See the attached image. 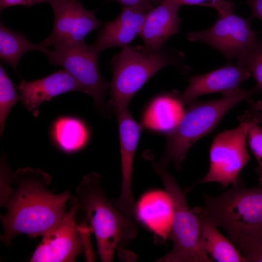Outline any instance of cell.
Listing matches in <instances>:
<instances>
[{"mask_svg":"<svg viewBox=\"0 0 262 262\" xmlns=\"http://www.w3.org/2000/svg\"><path fill=\"white\" fill-rule=\"evenodd\" d=\"M51 179L39 169L24 167L14 172L12 185L0 196V205L7 209L0 215L1 240L5 245L20 234L43 236L64 218L71 196L69 191L53 193L49 189Z\"/></svg>","mask_w":262,"mask_h":262,"instance_id":"cell-1","label":"cell"},{"mask_svg":"<svg viewBox=\"0 0 262 262\" xmlns=\"http://www.w3.org/2000/svg\"><path fill=\"white\" fill-rule=\"evenodd\" d=\"M84 211L95 234L101 262H112L116 250L124 258L129 254L126 249L137 236L134 218L124 214L106 196L101 177L92 172L83 178L71 198Z\"/></svg>","mask_w":262,"mask_h":262,"instance_id":"cell-2","label":"cell"},{"mask_svg":"<svg viewBox=\"0 0 262 262\" xmlns=\"http://www.w3.org/2000/svg\"><path fill=\"white\" fill-rule=\"evenodd\" d=\"M259 91L256 86L249 90L239 88L222 94L218 99L190 102L178 125L167 133L160 160L168 164L171 163L180 170L189 149L196 140L212 131L231 108Z\"/></svg>","mask_w":262,"mask_h":262,"instance_id":"cell-3","label":"cell"},{"mask_svg":"<svg viewBox=\"0 0 262 262\" xmlns=\"http://www.w3.org/2000/svg\"><path fill=\"white\" fill-rule=\"evenodd\" d=\"M181 53L162 48L147 52L141 46H127L111 61L113 78L110 83L109 107L113 110L128 108L135 94L160 69L173 65L182 72L188 70Z\"/></svg>","mask_w":262,"mask_h":262,"instance_id":"cell-4","label":"cell"},{"mask_svg":"<svg viewBox=\"0 0 262 262\" xmlns=\"http://www.w3.org/2000/svg\"><path fill=\"white\" fill-rule=\"evenodd\" d=\"M145 156L160 177L172 204V224L168 239L172 241L173 247L157 262H213L204 249L199 218L193 209L189 208L185 194L167 170L168 164L161 160L156 161L149 152H146Z\"/></svg>","mask_w":262,"mask_h":262,"instance_id":"cell-5","label":"cell"},{"mask_svg":"<svg viewBox=\"0 0 262 262\" xmlns=\"http://www.w3.org/2000/svg\"><path fill=\"white\" fill-rule=\"evenodd\" d=\"M203 198V206L194 210L222 228L232 243L262 227V187L246 188L241 182L222 195Z\"/></svg>","mask_w":262,"mask_h":262,"instance_id":"cell-6","label":"cell"},{"mask_svg":"<svg viewBox=\"0 0 262 262\" xmlns=\"http://www.w3.org/2000/svg\"><path fill=\"white\" fill-rule=\"evenodd\" d=\"M43 53L50 64L63 67L81 85L83 93L93 97L98 111L108 113L104 98L110 84L99 72L98 59L100 52L93 44L87 45L84 40L65 43L52 50L47 49Z\"/></svg>","mask_w":262,"mask_h":262,"instance_id":"cell-7","label":"cell"},{"mask_svg":"<svg viewBox=\"0 0 262 262\" xmlns=\"http://www.w3.org/2000/svg\"><path fill=\"white\" fill-rule=\"evenodd\" d=\"M71 204L64 218L42 236L30 262H72L83 252L86 260H94L88 221L84 218L81 224H77L75 215L79 207L72 198Z\"/></svg>","mask_w":262,"mask_h":262,"instance_id":"cell-8","label":"cell"},{"mask_svg":"<svg viewBox=\"0 0 262 262\" xmlns=\"http://www.w3.org/2000/svg\"><path fill=\"white\" fill-rule=\"evenodd\" d=\"M239 120L237 127L224 131L215 137L210 150L208 172L196 184L215 182L226 188L241 182L239 175L249 156L246 146V124Z\"/></svg>","mask_w":262,"mask_h":262,"instance_id":"cell-9","label":"cell"},{"mask_svg":"<svg viewBox=\"0 0 262 262\" xmlns=\"http://www.w3.org/2000/svg\"><path fill=\"white\" fill-rule=\"evenodd\" d=\"M250 19L234 13L218 17L209 29L187 34L190 41L204 43L218 50L228 59L238 60L257 38V33L250 27Z\"/></svg>","mask_w":262,"mask_h":262,"instance_id":"cell-10","label":"cell"},{"mask_svg":"<svg viewBox=\"0 0 262 262\" xmlns=\"http://www.w3.org/2000/svg\"><path fill=\"white\" fill-rule=\"evenodd\" d=\"M52 8L54 21L51 33L44 41L53 48L60 45L80 42L100 23L94 12L85 9L78 0H48Z\"/></svg>","mask_w":262,"mask_h":262,"instance_id":"cell-11","label":"cell"},{"mask_svg":"<svg viewBox=\"0 0 262 262\" xmlns=\"http://www.w3.org/2000/svg\"><path fill=\"white\" fill-rule=\"evenodd\" d=\"M117 117L120 143L122 182L119 197L113 203L124 214L134 218L136 203L131 189L133 162L142 128L128 108L114 110Z\"/></svg>","mask_w":262,"mask_h":262,"instance_id":"cell-12","label":"cell"},{"mask_svg":"<svg viewBox=\"0 0 262 262\" xmlns=\"http://www.w3.org/2000/svg\"><path fill=\"white\" fill-rule=\"evenodd\" d=\"M251 74L246 66L229 63L208 73L192 76L185 90L180 95L184 105L188 104L204 95L222 94L240 88V85L250 78Z\"/></svg>","mask_w":262,"mask_h":262,"instance_id":"cell-13","label":"cell"},{"mask_svg":"<svg viewBox=\"0 0 262 262\" xmlns=\"http://www.w3.org/2000/svg\"><path fill=\"white\" fill-rule=\"evenodd\" d=\"M17 88L23 106L35 117L38 116L43 102L68 92H83L81 85L64 69L35 81L22 80Z\"/></svg>","mask_w":262,"mask_h":262,"instance_id":"cell-14","label":"cell"},{"mask_svg":"<svg viewBox=\"0 0 262 262\" xmlns=\"http://www.w3.org/2000/svg\"><path fill=\"white\" fill-rule=\"evenodd\" d=\"M153 8L149 5L122 7L119 16L101 29L93 45L100 52L111 47L128 46L139 35L148 13Z\"/></svg>","mask_w":262,"mask_h":262,"instance_id":"cell-15","label":"cell"},{"mask_svg":"<svg viewBox=\"0 0 262 262\" xmlns=\"http://www.w3.org/2000/svg\"><path fill=\"white\" fill-rule=\"evenodd\" d=\"M180 6L171 1H163L149 11L139 34L143 41L141 47L144 50H160L167 38L179 32L180 19L178 11Z\"/></svg>","mask_w":262,"mask_h":262,"instance_id":"cell-16","label":"cell"},{"mask_svg":"<svg viewBox=\"0 0 262 262\" xmlns=\"http://www.w3.org/2000/svg\"><path fill=\"white\" fill-rule=\"evenodd\" d=\"M172 215L171 200L165 191H149L135 205V219L154 234L155 241L158 244L168 238Z\"/></svg>","mask_w":262,"mask_h":262,"instance_id":"cell-17","label":"cell"},{"mask_svg":"<svg viewBox=\"0 0 262 262\" xmlns=\"http://www.w3.org/2000/svg\"><path fill=\"white\" fill-rule=\"evenodd\" d=\"M184 105L177 92L159 96L146 110L141 125L143 128L167 134L180 121Z\"/></svg>","mask_w":262,"mask_h":262,"instance_id":"cell-18","label":"cell"},{"mask_svg":"<svg viewBox=\"0 0 262 262\" xmlns=\"http://www.w3.org/2000/svg\"><path fill=\"white\" fill-rule=\"evenodd\" d=\"M197 215L200 222L202 245L212 259L218 262H247L234 245L218 230V227L205 216Z\"/></svg>","mask_w":262,"mask_h":262,"instance_id":"cell-19","label":"cell"},{"mask_svg":"<svg viewBox=\"0 0 262 262\" xmlns=\"http://www.w3.org/2000/svg\"><path fill=\"white\" fill-rule=\"evenodd\" d=\"M48 47L44 40L38 44L33 43L23 34L8 29L0 21V57L16 72L17 65L24 53L32 50L43 52Z\"/></svg>","mask_w":262,"mask_h":262,"instance_id":"cell-20","label":"cell"},{"mask_svg":"<svg viewBox=\"0 0 262 262\" xmlns=\"http://www.w3.org/2000/svg\"><path fill=\"white\" fill-rule=\"evenodd\" d=\"M54 135L59 147L66 152L82 147L88 138L87 131L81 121L71 117H62L55 122Z\"/></svg>","mask_w":262,"mask_h":262,"instance_id":"cell-21","label":"cell"},{"mask_svg":"<svg viewBox=\"0 0 262 262\" xmlns=\"http://www.w3.org/2000/svg\"><path fill=\"white\" fill-rule=\"evenodd\" d=\"M20 100L15 84L0 65V133L2 135L5 123L13 106Z\"/></svg>","mask_w":262,"mask_h":262,"instance_id":"cell-22","label":"cell"},{"mask_svg":"<svg viewBox=\"0 0 262 262\" xmlns=\"http://www.w3.org/2000/svg\"><path fill=\"white\" fill-rule=\"evenodd\" d=\"M233 244L247 262H262V227L244 235Z\"/></svg>","mask_w":262,"mask_h":262,"instance_id":"cell-23","label":"cell"},{"mask_svg":"<svg viewBox=\"0 0 262 262\" xmlns=\"http://www.w3.org/2000/svg\"><path fill=\"white\" fill-rule=\"evenodd\" d=\"M237 64L246 66L262 91V42L256 38L246 52L237 60Z\"/></svg>","mask_w":262,"mask_h":262,"instance_id":"cell-24","label":"cell"},{"mask_svg":"<svg viewBox=\"0 0 262 262\" xmlns=\"http://www.w3.org/2000/svg\"><path fill=\"white\" fill-rule=\"evenodd\" d=\"M246 124V138L251 152L258 163V167L262 166V127L246 112L238 117Z\"/></svg>","mask_w":262,"mask_h":262,"instance_id":"cell-25","label":"cell"},{"mask_svg":"<svg viewBox=\"0 0 262 262\" xmlns=\"http://www.w3.org/2000/svg\"><path fill=\"white\" fill-rule=\"evenodd\" d=\"M157 1L158 4L163 1H169L180 6L190 5L212 7L217 11L218 17L225 16L234 13L235 8L232 1L226 0H157Z\"/></svg>","mask_w":262,"mask_h":262,"instance_id":"cell-26","label":"cell"},{"mask_svg":"<svg viewBox=\"0 0 262 262\" xmlns=\"http://www.w3.org/2000/svg\"><path fill=\"white\" fill-rule=\"evenodd\" d=\"M48 0H0V10L2 11L5 8L15 5L31 6L34 4L47 2Z\"/></svg>","mask_w":262,"mask_h":262,"instance_id":"cell-27","label":"cell"},{"mask_svg":"<svg viewBox=\"0 0 262 262\" xmlns=\"http://www.w3.org/2000/svg\"><path fill=\"white\" fill-rule=\"evenodd\" d=\"M251 12V18L256 17L262 21V0H245Z\"/></svg>","mask_w":262,"mask_h":262,"instance_id":"cell-28","label":"cell"},{"mask_svg":"<svg viewBox=\"0 0 262 262\" xmlns=\"http://www.w3.org/2000/svg\"><path fill=\"white\" fill-rule=\"evenodd\" d=\"M119 3L122 7H130L138 5H149L153 6L157 4L156 0H110Z\"/></svg>","mask_w":262,"mask_h":262,"instance_id":"cell-29","label":"cell"},{"mask_svg":"<svg viewBox=\"0 0 262 262\" xmlns=\"http://www.w3.org/2000/svg\"><path fill=\"white\" fill-rule=\"evenodd\" d=\"M249 109L246 112L258 123L262 126V112L249 106Z\"/></svg>","mask_w":262,"mask_h":262,"instance_id":"cell-30","label":"cell"},{"mask_svg":"<svg viewBox=\"0 0 262 262\" xmlns=\"http://www.w3.org/2000/svg\"><path fill=\"white\" fill-rule=\"evenodd\" d=\"M249 106L262 112V100H259L256 102L249 100L248 101Z\"/></svg>","mask_w":262,"mask_h":262,"instance_id":"cell-31","label":"cell"},{"mask_svg":"<svg viewBox=\"0 0 262 262\" xmlns=\"http://www.w3.org/2000/svg\"><path fill=\"white\" fill-rule=\"evenodd\" d=\"M257 172L259 175V181L261 187H262V166L257 167L256 169Z\"/></svg>","mask_w":262,"mask_h":262,"instance_id":"cell-32","label":"cell"}]
</instances>
